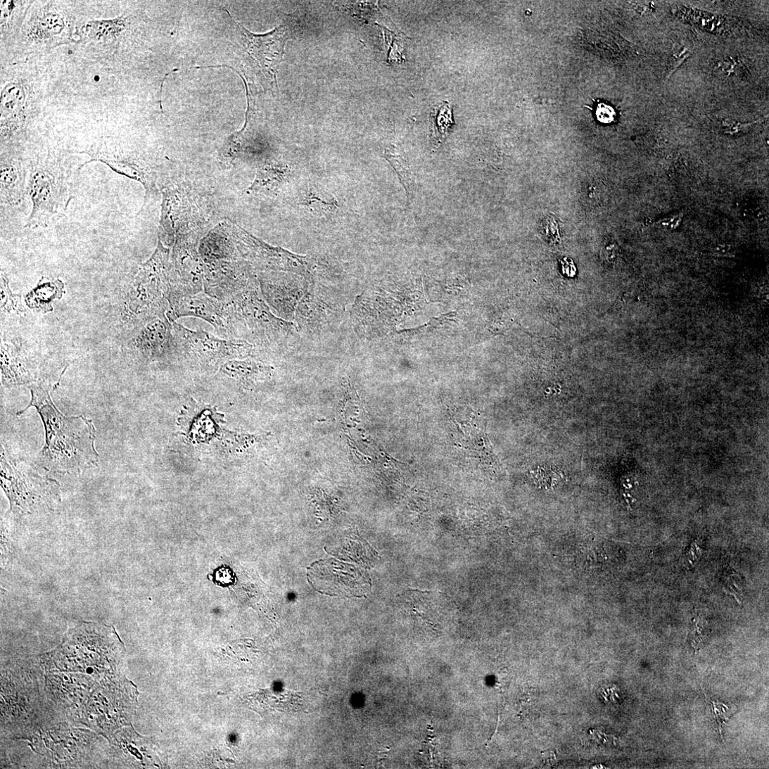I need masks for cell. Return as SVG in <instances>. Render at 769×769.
<instances>
[{
  "instance_id": "cell-1",
  "label": "cell",
  "mask_w": 769,
  "mask_h": 769,
  "mask_svg": "<svg viewBox=\"0 0 769 769\" xmlns=\"http://www.w3.org/2000/svg\"><path fill=\"white\" fill-rule=\"evenodd\" d=\"M32 398L22 415L34 407L45 428L46 443L39 454L40 464L48 471L59 473L79 471L96 465L98 455L94 442L93 421L84 417H66L54 405L48 389L41 385L28 386Z\"/></svg>"
},
{
  "instance_id": "cell-2",
  "label": "cell",
  "mask_w": 769,
  "mask_h": 769,
  "mask_svg": "<svg viewBox=\"0 0 769 769\" xmlns=\"http://www.w3.org/2000/svg\"><path fill=\"white\" fill-rule=\"evenodd\" d=\"M77 177L72 169L51 156L32 162L27 187L32 209L25 228L47 227L64 217L74 198Z\"/></svg>"
},
{
  "instance_id": "cell-3",
  "label": "cell",
  "mask_w": 769,
  "mask_h": 769,
  "mask_svg": "<svg viewBox=\"0 0 769 769\" xmlns=\"http://www.w3.org/2000/svg\"><path fill=\"white\" fill-rule=\"evenodd\" d=\"M171 322V321H170ZM172 323V358L203 371H215L227 362L249 356L252 345L241 339L217 337L205 331H193Z\"/></svg>"
},
{
  "instance_id": "cell-4",
  "label": "cell",
  "mask_w": 769,
  "mask_h": 769,
  "mask_svg": "<svg viewBox=\"0 0 769 769\" xmlns=\"http://www.w3.org/2000/svg\"><path fill=\"white\" fill-rule=\"evenodd\" d=\"M2 455L1 483L14 513L32 514L49 507L57 498L55 481H44L39 477L23 475L9 464Z\"/></svg>"
},
{
  "instance_id": "cell-5",
  "label": "cell",
  "mask_w": 769,
  "mask_h": 769,
  "mask_svg": "<svg viewBox=\"0 0 769 769\" xmlns=\"http://www.w3.org/2000/svg\"><path fill=\"white\" fill-rule=\"evenodd\" d=\"M166 316L171 322L183 317L202 319L213 326L222 338L232 339L230 303L215 299L205 292L170 298Z\"/></svg>"
},
{
  "instance_id": "cell-6",
  "label": "cell",
  "mask_w": 769,
  "mask_h": 769,
  "mask_svg": "<svg viewBox=\"0 0 769 769\" xmlns=\"http://www.w3.org/2000/svg\"><path fill=\"white\" fill-rule=\"evenodd\" d=\"M238 25L246 45V50L258 65L266 81L277 85V72L283 54L287 31L281 25L265 34H255L242 25Z\"/></svg>"
},
{
  "instance_id": "cell-7",
  "label": "cell",
  "mask_w": 769,
  "mask_h": 769,
  "mask_svg": "<svg viewBox=\"0 0 769 769\" xmlns=\"http://www.w3.org/2000/svg\"><path fill=\"white\" fill-rule=\"evenodd\" d=\"M204 290L210 297L227 302L248 291L249 281L239 265L221 263L212 265L207 270Z\"/></svg>"
},
{
  "instance_id": "cell-8",
  "label": "cell",
  "mask_w": 769,
  "mask_h": 769,
  "mask_svg": "<svg viewBox=\"0 0 769 769\" xmlns=\"http://www.w3.org/2000/svg\"><path fill=\"white\" fill-rule=\"evenodd\" d=\"M134 349L149 360L171 359L172 323L167 316L156 318L139 332L132 341Z\"/></svg>"
},
{
  "instance_id": "cell-9",
  "label": "cell",
  "mask_w": 769,
  "mask_h": 769,
  "mask_svg": "<svg viewBox=\"0 0 769 769\" xmlns=\"http://www.w3.org/2000/svg\"><path fill=\"white\" fill-rule=\"evenodd\" d=\"M28 170L20 160L4 158L0 167V196L1 203L18 206L27 194Z\"/></svg>"
},
{
  "instance_id": "cell-10",
  "label": "cell",
  "mask_w": 769,
  "mask_h": 769,
  "mask_svg": "<svg viewBox=\"0 0 769 769\" xmlns=\"http://www.w3.org/2000/svg\"><path fill=\"white\" fill-rule=\"evenodd\" d=\"M432 117L434 139L439 144L446 138L453 125L450 105L445 102L436 107Z\"/></svg>"
},
{
  "instance_id": "cell-11",
  "label": "cell",
  "mask_w": 769,
  "mask_h": 769,
  "mask_svg": "<svg viewBox=\"0 0 769 769\" xmlns=\"http://www.w3.org/2000/svg\"><path fill=\"white\" fill-rule=\"evenodd\" d=\"M285 179L284 170L272 166L264 167L260 170L253 187L255 189L277 187L284 183Z\"/></svg>"
},
{
  "instance_id": "cell-12",
  "label": "cell",
  "mask_w": 769,
  "mask_h": 769,
  "mask_svg": "<svg viewBox=\"0 0 769 769\" xmlns=\"http://www.w3.org/2000/svg\"><path fill=\"white\" fill-rule=\"evenodd\" d=\"M386 157L397 172L401 183L403 184L407 193L410 190V177L405 167L403 160L395 154L393 150H386Z\"/></svg>"
},
{
  "instance_id": "cell-13",
  "label": "cell",
  "mask_w": 769,
  "mask_h": 769,
  "mask_svg": "<svg viewBox=\"0 0 769 769\" xmlns=\"http://www.w3.org/2000/svg\"><path fill=\"white\" fill-rule=\"evenodd\" d=\"M711 702L713 706V713L723 738V727L726 725V722L729 720L730 717L736 711V707L734 706H730L724 703H720L713 700H711Z\"/></svg>"
},
{
  "instance_id": "cell-14",
  "label": "cell",
  "mask_w": 769,
  "mask_h": 769,
  "mask_svg": "<svg viewBox=\"0 0 769 769\" xmlns=\"http://www.w3.org/2000/svg\"><path fill=\"white\" fill-rule=\"evenodd\" d=\"M1 289L2 292L8 295V300L6 302L10 300L9 303L4 305L5 309H7L8 311L15 310L20 312L25 311L21 303V295H13L9 287L8 279L5 274H1Z\"/></svg>"
},
{
  "instance_id": "cell-15",
  "label": "cell",
  "mask_w": 769,
  "mask_h": 769,
  "mask_svg": "<svg viewBox=\"0 0 769 769\" xmlns=\"http://www.w3.org/2000/svg\"><path fill=\"white\" fill-rule=\"evenodd\" d=\"M688 56L689 53L686 48L682 46H678L674 49L671 58L672 61L671 63V65L672 66L670 69V75H671L683 63V62L688 57Z\"/></svg>"
},
{
  "instance_id": "cell-16",
  "label": "cell",
  "mask_w": 769,
  "mask_h": 769,
  "mask_svg": "<svg viewBox=\"0 0 769 769\" xmlns=\"http://www.w3.org/2000/svg\"><path fill=\"white\" fill-rule=\"evenodd\" d=\"M597 115L602 123L609 124L614 121L616 113L611 106L602 103L597 108Z\"/></svg>"
},
{
  "instance_id": "cell-17",
  "label": "cell",
  "mask_w": 769,
  "mask_h": 769,
  "mask_svg": "<svg viewBox=\"0 0 769 769\" xmlns=\"http://www.w3.org/2000/svg\"><path fill=\"white\" fill-rule=\"evenodd\" d=\"M723 126L727 134L735 135L744 129H747L751 126V124H741L731 120H727L723 123Z\"/></svg>"
},
{
  "instance_id": "cell-18",
  "label": "cell",
  "mask_w": 769,
  "mask_h": 769,
  "mask_svg": "<svg viewBox=\"0 0 769 769\" xmlns=\"http://www.w3.org/2000/svg\"><path fill=\"white\" fill-rule=\"evenodd\" d=\"M701 550L694 542L692 544L689 549L685 554L684 560L693 566L701 556Z\"/></svg>"
},
{
  "instance_id": "cell-19",
  "label": "cell",
  "mask_w": 769,
  "mask_h": 769,
  "mask_svg": "<svg viewBox=\"0 0 769 769\" xmlns=\"http://www.w3.org/2000/svg\"><path fill=\"white\" fill-rule=\"evenodd\" d=\"M682 217V214L669 217L661 220L659 224L668 229H676L680 224Z\"/></svg>"
}]
</instances>
